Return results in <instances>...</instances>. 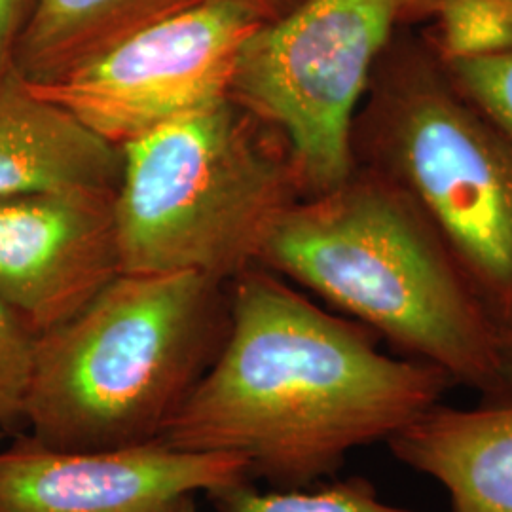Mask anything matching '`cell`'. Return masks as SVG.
Segmentation results:
<instances>
[{"label":"cell","instance_id":"obj_11","mask_svg":"<svg viewBox=\"0 0 512 512\" xmlns=\"http://www.w3.org/2000/svg\"><path fill=\"white\" fill-rule=\"evenodd\" d=\"M385 444L408 469L439 482L452 512H512V401L439 403Z\"/></svg>","mask_w":512,"mask_h":512},{"label":"cell","instance_id":"obj_1","mask_svg":"<svg viewBox=\"0 0 512 512\" xmlns=\"http://www.w3.org/2000/svg\"><path fill=\"white\" fill-rule=\"evenodd\" d=\"M228 294L219 357L160 440L239 456L272 490L332 478L353 450L395 437L456 385L439 366L387 355L374 330L258 264Z\"/></svg>","mask_w":512,"mask_h":512},{"label":"cell","instance_id":"obj_3","mask_svg":"<svg viewBox=\"0 0 512 512\" xmlns=\"http://www.w3.org/2000/svg\"><path fill=\"white\" fill-rule=\"evenodd\" d=\"M228 327L226 281L116 275L71 319L38 334L29 435L71 452L162 439L219 357Z\"/></svg>","mask_w":512,"mask_h":512},{"label":"cell","instance_id":"obj_14","mask_svg":"<svg viewBox=\"0 0 512 512\" xmlns=\"http://www.w3.org/2000/svg\"><path fill=\"white\" fill-rule=\"evenodd\" d=\"M423 33L442 63L512 50V0H439Z\"/></svg>","mask_w":512,"mask_h":512},{"label":"cell","instance_id":"obj_12","mask_svg":"<svg viewBox=\"0 0 512 512\" xmlns=\"http://www.w3.org/2000/svg\"><path fill=\"white\" fill-rule=\"evenodd\" d=\"M202 0H38L19 38L14 71L52 86L122 40Z\"/></svg>","mask_w":512,"mask_h":512},{"label":"cell","instance_id":"obj_6","mask_svg":"<svg viewBox=\"0 0 512 512\" xmlns=\"http://www.w3.org/2000/svg\"><path fill=\"white\" fill-rule=\"evenodd\" d=\"M397 27L399 0H304L243 42L230 97L283 139L306 198L353 173V120Z\"/></svg>","mask_w":512,"mask_h":512},{"label":"cell","instance_id":"obj_19","mask_svg":"<svg viewBox=\"0 0 512 512\" xmlns=\"http://www.w3.org/2000/svg\"><path fill=\"white\" fill-rule=\"evenodd\" d=\"M247 6H251L262 19V23H270L275 19H281L298 8L304 0H241Z\"/></svg>","mask_w":512,"mask_h":512},{"label":"cell","instance_id":"obj_16","mask_svg":"<svg viewBox=\"0 0 512 512\" xmlns=\"http://www.w3.org/2000/svg\"><path fill=\"white\" fill-rule=\"evenodd\" d=\"M444 67L459 92L512 141V50Z\"/></svg>","mask_w":512,"mask_h":512},{"label":"cell","instance_id":"obj_15","mask_svg":"<svg viewBox=\"0 0 512 512\" xmlns=\"http://www.w3.org/2000/svg\"><path fill=\"white\" fill-rule=\"evenodd\" d=\"M37 332L0 302V435L27 427Z\"/></svg>","mask_w":512,"mask_h":512},{"label":"cell","instance_id":"obj_18","mask_svg":"<svg viewBox=\"0 0 512 512\" xmlns=\"http://www.w3.org/2000/svg\"><path fill=\"white\" fill-rule=\"evenodd\" d=\"M439 0H399V27L429 21Z\"/></svg>","mask_w":512,"mask_h":512},{"label":"cell","instance_id":"obj_2","mask_svg":"<svg viewBox=\"0 0 512 512\" xmlns=\"http://www.w3.org/2000/svg\"><path fill=\"white\" fill-rule=\"evenodd\" d=\"M258 266L406 357L439 366L486 403L505 401L499 323L429 220L380 175L355 167L336 188L293 203Z\"/></svg>","mask_w":512,"mask_h":512},{"label":"cell","instance_id":"obj_4","mask_svg":"<svg viewBox=\"0 0 512 512\" xmlns=\"http://www.w3.org/2000/svg\"><path fill=\"white\" fill-rule=\"evenodd\" d=\"M306 198L274 129L230 95L122 147L114 213L122 274L232 281Z\"/></svg>","mask_w":512,"mask_h":512},{"label":"cell","instance_id":"obj_5","mask_svg":"<svg viewBox=\"0 0 512 512\" xmlns=\"http://www.w3.org/2000/svg\"><path fill=\"white\" fill-rule=\"evenodd\" d=\"M355 167L429 220L499 327L512 319V141L459 92L427 40L397 27L351 129Z\"/></svg>","mask_w":512,"mask_h":512},{"label":"cell","instance_id":"obj_9","mask_svg":"<svg viewBox=\"0 0 512 512\" xmlns=\"http://www.w3.org/2000/svg\"><path fill=\"white\" fill-rule=\"evenodd\" d=\"M114 198L61 190L0 200V302L37 334L122 274Z\"/></svg>","mask_w":512,"mask_h":512},{"label":"cell","instance_id":"obj_21","mask_svg":"<svg viewBox=\"0 0 512 512\" xmlns=\"http://www.w3.org/2000/svg\"><path fill=\"white\" fill-rule=\"evenodd\" d=\"M181 512H198V505H196V499L194 501H190L186 507H184Z\"/></svg>","mask_w":512,"mask_h":512},{"label":"cell","instance_id":"obj_8","mask_svg":"<svg viewBox=\"0 0 512 512\" xmlns=\"http://www.w3.org/2000/svg\"><path fill=\"white\" fill-rule=\"evenodd\" d=\"M251 480L245 459L154 440L71 452L18 433L0 450V512H181L198 494Z\"/></svg>","mask_w":512,"mask_h":512},{"label":"cell","instance_id":"obj_17","mask_svg":"<svg viewBox=\"0 0 512 512\" xmlns=\"http://www.w3.org/2000/svg\"><path fill=\"white\" fill-rule=\"evenodd\" d=\"M37 4L38 0H0V76L14 69L16 46Z\"/></svg>","mask_w":512,"mask_h":512},{"label":"cell","instance_id":"obj_13","mask_svg":"<svg viewBox=\"0 0 512 512\" xmlns=\"http://www.w3.org/2000/svg\"><path fill=\"white\" fill-rule=\"evenodd\" d=\"M207 497L217 512H420L385 503L365 476L270 492H260L253 480H245Z\"/></svg>","mask_w":512,"mask_h":512},{"label":"cell","instance_id":"obj_20","mask_svg":"<svg viewBox=\"0 0 512 512\" xmlns=\"http://www.w3.org/2000/svg\"><path fill=\"white\" fill-rule=\"evenodd\" d=\"M499 355L505 382V401H512V319L499 327Z\"/></svg>","mask_w":512,"mask_h":512},{"label":"cell","instance_id":"obj_7","mask_svg":"<svg viewBox=\"0 0 512 512\" xmlns=\"http://www.w3.org/2000/svg\"><path fill=\"white\" fill-rule=\"evenodd\" d=\"M260 25L241 0H202L57 84H27L122 148L228 97L239 50Z\"/></svg>","mask_w":512,"mask_h":512},{"label":"cell","instance_id":"obj_10","mask_svg":"<svg viewBox=\"0 0 512 512\" xmlns=\"http://www.w3.org/2000/svg\"><path fill=\"white\" fill-rule=\"evenodd\" d=\"M122 148L35 92L14 69L0 76V200L61 192H116Z\"/></svg>","mask_w":512,"mask_h":512}]
</instances>
